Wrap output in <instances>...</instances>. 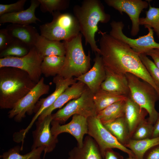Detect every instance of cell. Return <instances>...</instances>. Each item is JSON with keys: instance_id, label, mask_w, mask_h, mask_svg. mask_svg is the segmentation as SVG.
Here are the masks:
<instances>
[{"instance_id": "obj_8", "label": "cell", "mask_w": 159, "mask_h": 159, "mask_svg": "<svg viewBox=\"0 0 159 159\" xmlns=\"http://www.w3.org/2000/svg\"><path fill=\"white\" fill-rule=\"evenodd\" d=\"M87 122L88 134L97 143L103 159L106 151L113 148L119 149L127 154L129 157L136 159L132 151L121 144L105 127L97 116L88 117Z\"/></svg>"}, {"instance_id": "obj_12", "label": "cell", "mask_w": 159, "mask_h": 159, "mask_svg": "<svg viewBox=\"0 0 159 159\" xmlns=\"http://www.w3.org/2000/svg\"><path fill=\"white\" fill-rule=\"evenodd\" d=\"M104 1L120 14L124 12L128 15L132 24L131 35H137L140 30V14L143 9L148 7V3L141 0H105Z\"/></svg>"}, {"instance_id": "obj_27", "label": "cell", "mask_w": 159, "mask_h": 159, "mask_svg": "<svg viewBox=\"0 0 159 159\" xmlns=\"http://www.w3.org/2000/svg\"><path fill=\"white\" fill-rule=\"evenodd\" d=\"M65 56H50L43 58L41 65L42 74L46 77L59 74L64 64Z\"/></svg>"}, {"instance_id": "obj_7", "label": "cell", "mask_w": 159, "mask_h": 159, "mask_svg": "<svg viewBox=\"0 0 159 159\" xmlns=\"http://www.w3.org/2000/svg\"><path fill=\"white\" fill-rule=\"evenodd\" d=\"M94 94L87 87L78 98L69 101L63 108L52 114V120L63 124L71 116L77 115L86 118L97 116Z\"/></svg>"}, {"instance_id": "obj_24", "label": "cell", "mask_w": 159, "mask_h": 159, "mask_svg": "<svg viewBox=\"0 0 159 159\" xmlns=\"http://www.w3.org/2000/svg\"><path fill=\"white\" fill-rule=\"evenodd\" d=\"M103 124L124 146L131 139L128 127L124 116Z\"/></svg>"}, {"instance_id": "obj_16", "label": "cell", "mask_w": 159, "mask_h": 159, "mask_svg": "<svg viewBox=\"0 0 159 159\" xmlns=\"http://www.w3.org/2000/svg\"><path fill=\"white\" fill-rule=\"evenodd\" d=\"M77 81L75 78H65L59 75L54 77L53 82L55 85V90L47 97L40 99L38 101L34 110L35 114L32 121L34 122L42 112L51 106L66 88Z\"/></svg>"}, {"instance_id": "obj_19", "label": "cell", "mask_w": 159, "mask_h": 159, "mask_svg": "<svg viewBox=\"0 0 159 159\" xmlns=\"http://www.w3.org/2000/svg\"><path fill=\"white\" fill-rule=\"evenodd\" d=\"M106 77L100 89L114 94L129 97L130 91L125 75L117 74L105 68Z\"/></svg>"}, {"instance_id": "obj_39", "label": "cell", "mask_w": 159, "mask_h": 159, "mask_svg": "<svg viewBox=\"0 0 159 159\" xmlns=\"http://www.w3.org/2000/svg\"><path fill=\"white\" fill-rule=\"evenodd\" d=\"M104 159H123V157L118 153L114 151L112 149L107 150L104 154Z\"/></svg>"}, {"instance_id": "obj_26", "label": "cell", "mask_w": 159, "mask_h": 159, "mask_svg": "<svg viewBox=\"0 0 159 159\" xmlns=\"http://www.w3.org/2000/svg\"><path fill=\"white\" fill-rule=\"evenodd\" d=\"M126 100L117 102L108 106L98 112L97 117L104 124L124 117Z\"/></svg>"}, {"instance_id": "obj_21", "label": "cell", "mask_w": 159, "mask_h": 159, "mask_svg": "<svg viewBox=\"0 0 159 159\" xmlns=\"http://www.w3.org/2000/svg\"><path fill=\"white\" fill-rule=\"evenodd\" d=\"M148 114L147 111L141 108L128 97L126 100L124 117L127 124L131 137L138 125L145 119Z\"/></svg>"}, {"instance_id": "obj_37", "label": "cell", "mask_w": 159, "mask_h": 159, "mask_svg": "<svg viewBox=\"0 0 159 159\" xmlns=\"http://www.w3.org/2000/svg\"><path fill=\"white\" fill-rule=\"evenodd\" d=\"M143 159H159V145L148 150L144 154Z\"/></svg>"}, {"instance_id": "obj_23", "label": "cell", "mask_w": 159, "mask_h": 159, "mask_svg": "<svg viewBox=\"0 0 159 159\" xmlns=\"http://www.w3.org/2000/svg\"><path fill=\"white\" fill-rule=\"evenodd\" d=\"M6 29L12 37L20 40L31 48L34 46L38 33L33 26L12 24Z\"/></svg>"}, {"instance_id": "obj_29", "label": "cell", "mask_w": 159, "mask_h": 159, "mask_svg": "<svg viewBox=\"0 0 159 159\" xmlns=\"http://www.w3.org/2000/svg\"><path fill=\"white\" fill-rule=\"evenodd\" d=\"M44 149V147L41 146L33 149L29 152L22 155L20 154L21 147L16 146L3 153L0 158L2 159H41V155Z\"/></svg>"}, {"instance_id": "obj_6", "label": "cell", "mask_w": 159, "mask_h": 159, "mask_svg": "<svg viewBox=\"0 0 159 159\" xmlns=\"http://www.w3.org/2000/svg\"><path fill=\"white\" fill-rule=\"evenodd\" d=\"M52 21L39 26L40 35L52 40H68L80 33L78 21L69 13L55 11L52 14Z\"/></svg>"}, {"instance_id": "obj_38", "label": "cell", "mask_w": 159, "mask_h": 159, "mask_svg": "<svg viewBox=\"0 0 159 159\" xmlns=\"http://www.w3.org/2000/svg\"><path fill=\"white\" fill-rule=\"evenodd\" d=\"M144 54L150 56L153 62L159 69V49H153L147 50Z\"/></svg>"}, {"instance_id": "obj_14", "label": "cell", "mask_w": 159, "mask_h": 159, "mask_svg": "<svg viewBox=\"0 0 159 159\" xmlns=\"http://www.w3.org/2000/svg\"><path fill=\"white\" fill-rule=\"evenodd\" d=\"M51 128L52 134L57 137L60 134L67 132L72 135L76 139L78 147H82L83 145L84 135L88 134L87 118L82 116L74 115L71 120L65 125H61L57 122L52 120L51 122Z\"/></svg>"}, {"instance_id": "obj_33", "label": "cell", "mask_w": 159, "mask_h": 159, "mask_svg": "<svg viewBox=\"0 0 159 159\" xmlns=\"http://www.w3.org/2000/svg\"><path fill=\"white\" fill-rule=\"evenodd\" d=\"M153 125L145 119L138 126L131 137L134 140H141L152 138Z\"/></svg>"}, {"instance_id": "obj_5", "label": "cell", "mask_w": 159, "mask_h": 159, "mask_svg": "<svg viewBox=\"0 0 159 159\" xmlns=\"http://www.w3.org/2000/svg\"><path fill=\"white\" fill-rule=\"evenodd\" d=\"M130 89L129 97L141 108L145 110L149 117L148 121L153 124L158 114L155 104L159 100V95L155 88L148 83L141 81L139 78L130 73L125 74Z\"/></svg>"}, {"instance_id": "obj_11", "label": "cell", "mask_w": 159, "mask_h": 159, "mask_svg": "<svg viewBox=\"0 0 159 159\" xmlns=\"http://www.w3.org/2000/svg\"><path fill=\"white\" fill-rule=\"evenodd\" d=\"M111 30L109 34L114 38L120 40L127 44L138 54H144L147 50L153 49H159V43L155 40L154 31L147 27L148 33L146 35L133 39L124 34L123 29L124 24L121 21H112L110 23Z\"/></svg>"}, {"instance_id": "obj_13", "label": "cell", "mask_w": 159, "mask_h": 159, "mask_svg": "<svg viewBox=\"0 0 159 159\" xmlns=\"http://www.w3.org/2000/svg\"><path fill=\"white\" fill-rule=\"evenodd\" d=\"M52 120L51 114L36 123V128L33 131V142L31 149L41 146L45 147V154L52 151L58 142L57 137L52 134L50 124Z\"/></svg>"}, {"instance_id": "obj_34", "label": "cell", "mask_w": 159, "mask_h": 159, "mask_svg": "<svg viewBox=\"0 0 159 159\" xmlns=\"http://www.w3.org/2000/svg\"><path fill=\"white\" fill-rule=\"evenodd\" d=\"M139 55L141 61L159 88V69L147 55L144 54H139Z\"/></svg>"}, {"instance_id": "obj_2", "label": "cell", "mask_w": 159, "mask_h": 159, "mask_svg": "<svg viewBox=\"0 0 159 159\" xmlns=\"http://www.w3.org/2000/svg\"><path fill=\"white\" fill-rule=\"evenodd\" d=\"M37 83L26 72L18 68H0V107L13 108Z\"/></svg>"}, {"instance_id": "obj_36", "label": "cell", "mask_w": 159, "mask_h": 159, "mask_svg": "<svg viewBox=\"0 0 159 159\" xmlns=\"http://www.w3.org/2000/svg\"><path fill=\"white\" fill-rule=\"evenodd\" d=\"M6 29L0 30V51L5 49L14 40Z\"/></svg>"}, {"instance_id": "obj_3", "label": "cell", "mask_w": 159, "mask_h": 159, "mask_svg": "<svg viewBox=\"0 0 159 159\" xmlns=\"http://www.w3.org/2000/svg\"><path fill=\"white\" fill-rule=\"evenodd\" d=\"M74 15L77 19L80 32L85 39V44H89L92 52L100 54L95 36L98 30L99 22L106 23L110 20V15L106 13L101 1L98 0H85L80 5L73 8Z\"/></svg>"}, {"instance_id": "obj_30", "label": "cell", "mask_w": 159, "mask_h": 159, "mask_svg": "<svg viewBox=\"0 0 159 159\" xmlns=\"http://www.w3.org/2000/svg\"><path fill=\"white\" fill-rule=\"evenodd\" d=\"M30 49L20 40L14 38L5 49L0 51V58L8 57H22L27 54Z\"/></svg>"}, {"instance_id": "obj_20", "label": "cell", "mask_w": 159, "mask_h": 159, "mask_svg": "<svg viewBox=\"0 0 159 159\" xmlns=\"http://www.w3.org/2000/svg\"><path fill=\"white\" fill-rule=\"evenodd\" d=\"M99 148L94 140L86 136L82 147L77 146L69 153L68 159H102Z\"/></svg>"}, {"instance_id": "obj_9", "label": "cell", "mask_w": 159, "mask_h": 159, "mask_svg": "<svg viewBox=\"0 0 159 159\" xmlns=\"http://www.w3.org/2000/svg\"><path fill=\"white\" fill-rule=\"evenodd\" d=\"M43 59L34 46L24 56L0 58V68L10 67L21 69L26 72L32 80L37 84L41 78V65Z\"/></svg>"}, {"instance_id": "obj_28", "label": "cell", "mask_w": 159, "mask_h": 159, "mask_svg": "<svg viewBox=\"0 0 159 159\" xmlns=\"http://www.w3.org/2000/svg\"><path fill=\"white\" fill-rule=\"evenodd\" d=\"M127 97L104 90L100 88L93 96L97 114L108 106L117 102L126 100Z\"/></svg>"}, {"instance_id": "obj_22", "label": "cell", "mask_w": 159, "mask_h": 159, "mask_svg": "<svg viewBox=\"0 0 159 159\" xmlns=\"http://www.w3.org/2000/svg\"><path fill=\"white\" fill-rule=\"evenodd\" d=\"M34 46L38 54L43 58L48 56H65V48L63 42L49 40L39 34Z\"/></svg>"}, {"instance_id": "obj_15", "label": "cell", "mask_w": 159, "mask_h": 159, "mask_svg": "<svg viewBox=\"0 0 159 159\" xmlns=\"http://www.w3.org/2000/svg\"><path fill=\"white\" fill-rule=\"evenodd\" d=\"M94 64L87 72L77 77V81L82 82L94 94L100 89L102 83L105 80L106 72L102 57L98 53H95Z\"/></svg>"}, {"instance_id": "obj_40", "label": "cell", "mask_w": 159, "mask_h": 159, "mask_svg": "<svg viewBox=\"0 0 159 159\" xmlns=\"http://www.w3.org/2000/svg\"><path fill=\"white\" fill-rule=\"evenodd\" d=\"M159 137V113L157 119L153 125V135L152 138Z\"/></svg>"}, {"instance_id": "obj_32", "label": "cell", "mask_w": 159, "mask_h": 159, "mask_svg": "<svg viewBox=\"0 0 159 159\" xmlns=\"http://www.w3.org/2000/svg\"><path fill=\"white\" fill-rule=\"evenodd\" d=\"M40 9L44 13L49 12L51 14L54 12L64 10L69 7L70 1L68 0H38Z\"/></svg>"}, {"instance_id": "obj_35", "label": "cell", "mask_w": 159, "mask_h": 159, "mask_svg": "<svg viewBox=\"0 0 159 159\" xmlns=\"http://www.w3.org/2000/svg\"><path fill=\"white\" fill-rule=\"evenodd\" d=\"M26 0H19L10 4H0V16L3 14L16 12L24 10V6Z\"/></svg>"}, {"instance_id": "obj_25", "label": "cell", "mask_w": 159, "mask_h": 159, "mask_svg": "<svg viewBox=\"0 0 159 159\" xmlns=\"http://www.w3.org/2000/svg\"><path fill=\"white\" fill-rule=\"evenodd\" d=\"M158 145H159V137L138 140L130 139L125 146L132 151L136 159H143L148 150Z\"/></svg>"}, {"instance_id": "obj_31", "label": "cell", "mask_w": 159, "mask_h": 159, "mask_svg": "<svg viewBox=\"0 0 159 159\" xmlns=\"http://www.w3.org/2000/svg\"><path fill=\"white\" fill-rule=\"evenodd\" d=\"M149 4V8L146 12L145 17L140 18V25H144L145 28H153L159 38V8L152 7Z\"/></svg>"}, {"instance_id": "obj_41", "label": "cell", "mask_w": 159, "mask_h": 159, "mask_svg": "<svg viewBox=\"0 0 159 159\" xmlns=\"http://www.w3.org/2000/svg\"><path fill=\"white\" fill-rule=\"evenodd\" d=\"M127 159H136L135 158H130L129 157Z\"/></svg>"}, {"instance_id": "obj_17", "label": "cell", "mask_w": 159, "mask_h": 159, "mask_svg": "<svg viewBox=\"0 0 159 159\" xmlns=\"http://www.w3.org/2000/svg\"><path fill=\"white\" fill-rule=\"evenodd\" d=\"M87 87L85 84L80 81H77L68 87L51 106L42 112L38 118V120H41L46 116L52 114L54 110L60 108L68 102L79 97Z\"/></svg>"}, {"instance_id": "obj_18", "label": "cell", "mask_w": 159, "mask_h": 159, "mask_svg": "<svg viewBox=\"0 0 159 159\" xmlns=\"http://www.w3.org/2000/svg\"><path fill=\"white\" fill-rule=\"evenodd\" d=\"M40 5L38 0H31L30 6L20 11L6 14L0 16V23H11L13 24L29 25L41 20L35 15L36 9Z\"/></svg>"}, {"instance_id": "obj_10", "label": "cell", "mask_w": 159, "mask_h": 159, "mask_svg": "<svg viewBox=\"0 0 159 159\" xmlns=\"http://www.w3.org/2000/svg\"><path fill=\"white\" fill-rule=\"evenodd\" d=\"M49 89V86L45 83L44 78H41L35 86L9 111L8 117H14L16 121L20 122L25 117L26 113L29 115L32 114L39 98L48 94Z\"/></svg>"}, {"instance_id": "obj_1", "label": "cell", "mask_w": 159, "mask_h": 159, "mask_svg": "<svg viewBox=\"0 0 159 159\" xmlns=\"http://www.w3.org/2000/svg\"><path fill=\"white\" fill-rule=\"evenodd\" d=\"M100 33L99 48L105 68L120 75L131 74L150 84L159 95V88L141 61L139 54L122 41L106 32Z\"/></svg>"}, {"instance_id": "obj_4", "label": "cell", "mask_w": 159, "mask_h": 159, "mask_svg": "<svg viewBox=\"0 0 159 159\" xmlns=\"http://www.w3.org/2000/svg\"><path fill=\"white\" fill-rule=\"evenodd\" d=\"M82 37L80 32L63 42L66 50L65 60L58 75L64 78L78 77L91 68L90 52L88 51L87 55L85 54L82 45Z\"/></svg>"}]
</instances>
